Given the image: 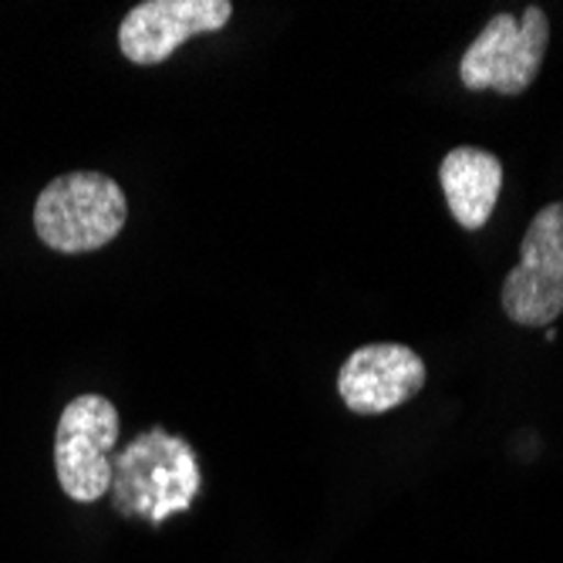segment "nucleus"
I'll list each match as a JSON object with an SVG mask.
<instances>
[{"mask_svg":"<svg viewBox=\"0 0 563 563\" xmlns=\"http://www.w3.org/2000/svg\"><path fill=\"white\" fill-rule=\"evenodd\" d=\"M196 452L186 439L163 429L135 435L112 463V503L122 517L163 523L173 514H186L199 493Z\"/></svg>","mask_w":563,"mask_h":563,"instance_id":"f257e3e1","label":"nucleus"},{"mask_svg":"<svg viewBox=\"0 0 563 563\" xmlns=\"http://www.w3.org/2000/svg\"><path fill=\"white\" fill-rule=\"evenodd\" d=\"M129 217L122 186L106 173H65L51 179L34 202V233L55 253H95L109 246Z\"/></svg>","mask_w":563,"mask_h":563,"instance_id":"f03ea898","label":"nucleus"},{"mask_svg":"<svg viewBox=\"0 0 563 563\" xmlns=\"http://www.w3.org/2000/svg\"><path fill=\"white\" fill-rule=\"evenodd\" d=\"M547 44L550 21L540 4H530L523 18L503 11L486 21V27L466 47L463 62H459V81L466 91H496L517 98L537 81Z\"/></svg>","mask_w":563,"mask_h":563,"instance_id":"7ed1b4c3","label":"nucleus"},{"mask_svg":"<svg viewBox=\"0 0 563 563\" xmlns=\"http://www.w3.org/2000/svg\"><path fill=\"white\" fill-rule=\"evenodd\" d=\"M119 408L106 395H78L65 405L55 432V473L68 499L98 503L112 489Z\"/></svg>","mask_w":563,"mask_h":563,"instance_id":"20e7f679","label":"nucleus"},{"mask_svg":"<svg viewBox=\"0 0 563 563\" xmlns=\"http://www.w3.org/2000/svg\"><path fill=\"white\" fill-rule=\"evenodd\" d=\"M503 311L520 328H550L563 314V199L530 220L520 264L503 280Z\"/></svg>","mask_w":563,"mask_h":563,"instance_id":"39448f33","label":"nucleus"},{"mask_svg":"<svg viewBox=\"0 0 563 563\" xmlns=\"http://www.w3.org/2000/svg\"><path fill=\"white\" fill-rule=\"evenodd\" d=\"M233 18L230 0H142L119 24V51L125 62L152 68L199 37L223 31Z\"/></svg>","mask_w":563,"mask_h":563,"instance_id":"423d86ee","label":"nucleus"},{"mask_svg":"<svg viewBox=\"0 0 563 563\" xmlns=\"http://www.w3.org/2000/svg\"><path fill=\"white\" fill-rule=\"evenodd\" d=\"M426 362L405 344H365L338 372V395L354 416H385L426 388Z\"/></svg>","mask_w":563,"mask_h":563,"instance_id":"0eeeda50","label":"nucleus"},{"mask_svg":"<svg viewBox=\"0 0 563 563\" xmlns=\"http://www.w3.org/2000/svg\"><path fill=\"white\" fill-rule=\"evenodd\" d=\"M439 183L452 220L463 230H483L503 192V163L486 148L459 145L442 159Z\"/></svg>","mask_w":563,"mask_h":563,"instance_id":"6e6552de","label":"nucleus"}]
</instances>
